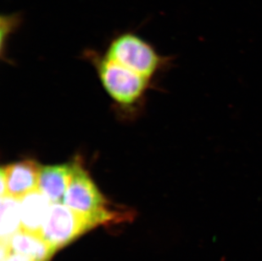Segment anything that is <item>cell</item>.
<instances>
[{
    "label": "cell",
    "mask_w": 262,
    "mask_h": 261,
    "mask_svg": "<svg viewBox=\"0 0 262 261\" xmlns=\"http://www.w3.org/2000/svg\"><path fill=\"white\" fill-rule=\"evenodd\" d=\"M106 58L148 79L162 62L161 57L150 45L129 32L121 33L112 40Z\"/></svg>",
    "instance_id": "7a4b0ae2"
},
{
    "label": "cell",
    "mask_w": 262,
    "mask_h": 261,
    "mask_svg": "<svg viewBox=\"0 0 262 261\" xmlns=\"http://www.w3.org/2000/svg\"><path fill=\"white\" fill-rule=\"evenodd\" d=\"M52 202L39 189L20 199L21 229L41 234Z\"/></svg>",
    "instance_id": "8992f818"
},
{
    "label": "cell",
    "mask_w": 262,
    "mask_h": 261,
    "mask_svg": "<svg viewBox=\"0 0 262 261\" xmlns=\"http://www.w3.org/2000/svg\"><path fill=\"white\" fill-rule=\"evenodd\" d=\"M42 167L34 160H23L1 169V197L9 195L20 200L38 189Z\"/></svg>",
    "instance_id": "5b68a950"
},
{
    "label": "cell",
    "mask_w": 262,
    "mask_h": 261,
    "mask_svg": "<svg viewBox=\"0 0 262 261\" xmlns=\"http://www.w3.org/2000/svg\"><path fill=\"white\" fill-rule=\"evenodd\" d=\"M0 234L1 242H8L21 230L20 200L9 195L1 197Z\"/></svg>",
    "instance_id": "9c48e42d"
},
{
    "label": "cell",
    "mask_w": 262,
    "mask_h": 261,
    "mask_svg": "<svg viewBox=\"0 0 262 261\" xmlns=\"http://www.w3.org/2000/svg\"><path fill=\"white\" fill-rule=\"evenodd\" d=\"M74 172V164L48 165L41 169L38 189L52 203L64 201Z\"/></svg>",
    "instance_id": "52a82bcc"
},
{
    "label": "cell",
    "mask_w": 262,
    "mask_h": 261,
    "mask_svg": "<svg viewBox=\"0 0 262 261\" xmlns=\"http://www.w3.org/2000/svg\"><path fill=\"white\" fill-rule=\"evenodd\" d=\"M94 228V226L62 203H52L41 235L57 251Z\"/></svg>",
    "instance_id": "3957f363"
},
{
    "label": "cell",
    "mask_w": 262,
    "mask_h": 261,
    "mask_svg": "<svg viewBox=\"0 0 262 261\" xmlns=\"http://www.w3.org/2000/svg\"><path fill=\"white\" fill-rule=\"evenodd\" d=\"M63 202L94 227L117 219V213L110 209L108 201L77 163H74V172Z\"/></svg>",
    "instance_id": "6da1fadb"
},
{
    "label": "cell",
    "mask_w": 262,
    "mask_h": 261,
    "mask_svg": "<svg viewBox=\"0 0 262 261\" xmlns=\"http://www.w3.org/2000/svg\"><path fill=\"white\" fill-rule=\"evenodd\" d=\"M8 243L11 251L33 261H49L56 252L42 235L23 229L13 235Z\"/></svg>",
    "instance_id": "ba28073f"
},
{
    "label": "cell",
    "mask_w": 262,
    "mask_h": 261,
    "mask_svg": "<svg viewBox=\"0 0 262 261\" xmlns=\"http://www.w3.org/2000/svg\"><path fill=\"white\" fill-rule=\"evenodd\" d=\"M99 72L104 89L120 104H133L148 85V78L107 58L99 62Z\"/></svg>",
    "instance_id": "277c9868"
},
{
    "label": "cell",
    "mask_w": 262,
    "mask_h": 261,
    "mask_svg": "<svg viewBox=\"0 0 262 261\" xmlns=\"http://www.w3.org/2000/svg\"><path fill=\"white\" fill-rule=\"evenodd\" d=\"M1 261H33L28 257L23 255V254H17L11 252L8 256L5 257V259H1Z\"/></svg>",
    "instance_id": "30bf717a"
}]
</instances>
